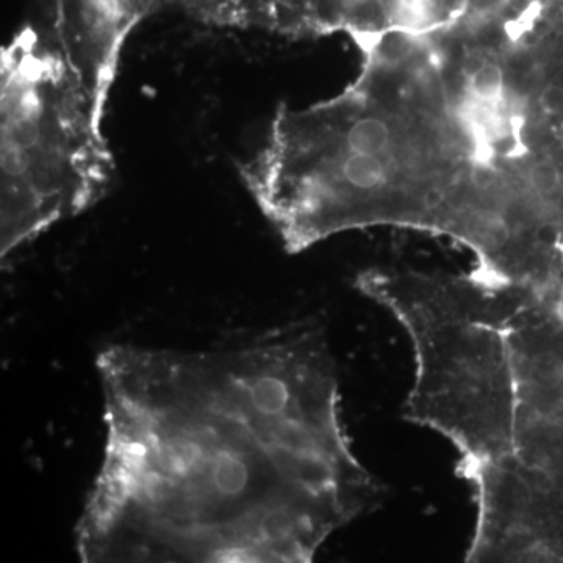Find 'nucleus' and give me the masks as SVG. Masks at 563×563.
<instances>
[{
  "instance_id": "f257e3e1",
  "label": "nucleus",
  "mask_w": 563,
  "mask_h": 563,
  "mask_svg": "<svg viewBox=\"0 0 563 563\" xmlns=\"http://www.w3.org/2000/svg\"><path fill=\"white\" fill-rule=\"evenodd\" d=\"M106 443L84 563H307L379 503L320 325L210 351L98 355Z\"/></svg>"
},
{
  "instance_id": "f03ea898",
  "label": "nucleus",
  "mask_w": 563,
  "mask_h": 563,
  "mask_svg": "<svg viewBox=\"0 0 563 563\" xmlns=\"http://www.w3.org/2000/svg\"><path fill=\"white\" fill-rule=\"evenodd\" d=\"M358 290L412 342L406 420L439 432L473 488L466 562H563V287L372 268Z\"/></svg>"
},
{
  "instance_id": "7ed1b4c3",
  "label": "nucleus",
  "mask_w": 563,
  "mask_h": 563,
  "mask_svg": "<svg viewBox=\"0 0 563 563\" xmlns=\"http://www.w3.org/2000/svg\"><path fill=\"white\" fill-rule=\"evenodd\" d=\"M369 55L428 124L443 236L485 277L563 287V0H463Z\"/></svg>"
},
{
  "instance_id": "20e7f679",
  "label": "nucleus",
  "mask_w": 563,
  "mask_h": 563,
  "mask_svg": "<svg viewBox=\"0 0 563 563\" xmlns=\"http://www.w3.org/2000/svg\"><path fill=\"white\" fill-rule=\"evenodd\" d=\"M103 121L49 27L0 55V254L101 201L114 176Z\"/></svg>"
},
{
  "instance_id": "39448f33",
  "label": "nucleus",
  "mask_w": 563,
  "mask_h": 563,
  "mask_svg": "<svg viewBox=\"0 0 563 563\" xmlns=\"http://www.w3.org/2000/svg\"><path fill=\"white\" fill-rule=\"evenodd\" d=\"M168 0H54L51 31L103 121L122 49L136 25Z\"/></svg>"
},
{
  "instance_id": "423d86ee",
  "label": "nucleus",
  "mask_w": 563,
  "mask_h": 563,
  "mask_svg": "<svg viewBox=\"0 0 563 563\" xmlns=\"http://www.w3.org/2000/svg\"><path fill=\"white\" fill-rule=\"evenodd\" d=\"M463 0H285L284 24L290 36L343 33L362 52L391 33H424L461 9Z\"/></svg>"
},
{
  "instance_id": "0eeeda50",
  "label": "nucleus",
  "mask_w": 563,
  "mask_h": 563,
  "mask_svg": "<svg viewBox=\"0 0 563 563\" xmlns=\"http://www.w3.org/2000/svg\"><path fill=\"white\" fill-rule=\"evenodd\" d=\"M206 24L276 32L284 0H168Z\"/></svg>"
}]
</instances>
